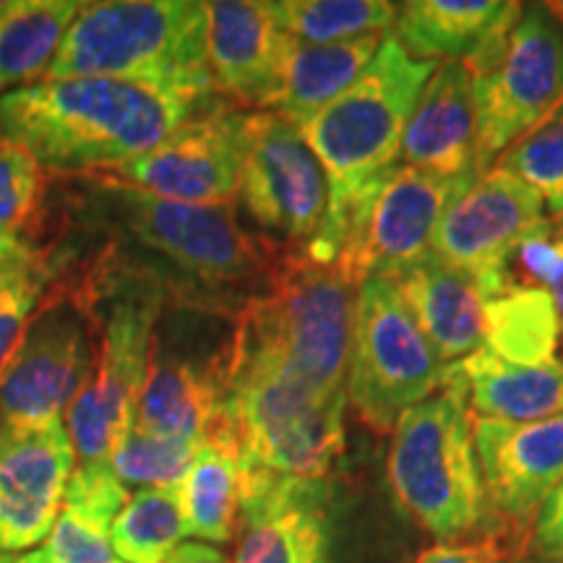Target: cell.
<instances>
[{"label":"cell","mask_w":563,"mask_h":563,"mask_svg":"<svg viewBox=\"0 0 563 563\" xmlns=\"http://www.w3.org/2000/svg\"><path fill=\"white\" fill-rule=\"evenodd\" d=\"M70 230L100 243V272L159 287L180 311L235 321L285 251L253 235L232 203H186L112 178L76 175L66 191Z\"/></svg>","instance_id":"1"},{"label":"cell","mask_w":563,"mask_h":563,"mask_svg":"<svg viewBox=\"0 0 563 563\" xmlns=\"http://www.w3.org/2000/svg\"><path fill=\"white\" fill-rule=\"evenodd\" d=\"M211 102L121 79H42L0 95V141L76 178L136 159Z\"/></svg>","instance_id":"2"},{"label":"cell","mask_w":563,"mask_h":563,"mask_svg":"<svg viewBox=\"0 0 563 563\" xmlns=\"http://www.w3.org/2000/svg\"><path fill=\"white\" fill-rule=\"evenodd\" d=\"M357 282L336 262L285 251L232 321L228 373L272 371L319 394H347Z\"/></svg>","instance_id":"3"},{"label":"cell","mask_w":563,"mask_h":563,"mask_svg":"<svg viewBox=\"0 0 563 563\" xmlns=\"http://www.w3.org/2000/svg\"><path fill=\"white\" fill-rule=\"evenodd\" d=\"M439 63L415 60L391 34L363 76L298 129L329 186V214L308 256L336 262L352 201L378 175L399 165V150L418 97Z\"/></svg>","instance_id":"4"},{"label":"cell","mask_w":563,"mask_h":563,"mask_svg":"<svg viewBox=\"0 0 563 563\" xmlns=\"http://www.w3.org/2000/svg\"><path fill=\"white\" fill-rule=\"evenodd\" d=\"M121 79L194 102L214 100L201 0L81 3L45 79Z\"/></svg>","instance_id":"5"},{"label":"cell","mask_w":563,"mask_h":563,"mask_svg":"<svg viewBox=\"0 0 563 563\" xmlns=\"http://www.w3.org/2000/svg\"><path fill=\"white\" fill-rule=\"evenodd\" d=\"M389 483L399 509L439 543L498 532L477 460L467 389L446 376L441 389L399 418L391 431Z\"/></svg>","instance_id":"6"},{"label":"cell","mask_w":563,"mask_h":563,"mask_svg":"<svg viewBox=\"0 0 563 563\" xmlns=\"http://www.w3.org/2000/svg\"><path fill=\"white\" fill-rule=\"evenodd\" d=\"M347 394L327 397L272 371H230L209 433L238 467L321 483L344 452Z\"/></svg>","instance_id":"7"},{"label":"cell","mask_w":563,"mask_h":563,"mask_svg":"<svg viewBox=\"0 0 563 563\" xmlns=\"http://www.w3.org/2000/svg\"><path fill=\"white\" fill-rule=\"evenodd\" d=\"M84 298L89 308H100V316L91 311L100 321V352L91 382L63 420L74 443L76 467L112 470V449L136 418L167 295L150 282L97 272Z\"/></svg>","instance_id":"8"},{"label":"cell","mask_w":563,"mask_h":563,"mask_svg":"<svg viewBox=\"0 0 563 563\" xmlns=\"http://www.w3.org/2000/svg\"><path fill=\"white\" fill-rule=\"evenodd\" d=\"M464 66L473 76L483 175L563 102V26L545 3H522Z\"/></svg>","instance_id":"9"},{"label":"cell","mask_w":563,"mask_h":563,"mask_svg":"<svg viewBox=\"0 0 563 563\" xmlns=\"http://www.w3.org/2000/svg\"><path fill=\"white\" fill-rule=\"evenodd\" d=\"M449 376V365L422 334L397 282L365 279L357 287L347 402L371 431L391 433L399 418Z\"/></svg>","instance_id":"10"},{"label":"cell","mask_w":563,"mask_h":563,"mask_svg":"<svg viewBox=\"0 0 563 563\" xmlns=\"http://www.w3.org/2000/svg\"><path fill=\"white\" fill-rule=\"evenodd\" d=\"M475 180L394 165L352 201L336 264L352 282H397L433 253L441 214Z\"/></svg>","instance_id":"11"},{"label":"cell","mask_w":563,"mask_h":563,"mask_svg":"<svg viewBox=\"0 0 563 563\" xmlns=\"http://www.w3.org/2000/svg\"><path fill=\"white\" fill-rule=\"evenodd\" d=\"M95 313L84 295L53 290L0 373V426L66 418L97 365Z\"/></svg>","instance_id":"12"},{"label":"cell","mask_w":563,"mask_h":563,"mask_svg":"<svg viewBox=\"0 0 563 563\" xmlns=\"http://www.w3.org/2000/svg\"><path fill=\"white\" fill-rule=\"evenodd\" d=\"M235 201L264 241L308 253L329 214V186L300 129L274 112H256Z\"/></svg>","instance_id":"13"},{"label":"cell","mask_w":563,"mask_h":563,"mask_svg":"<svg viewBox=\"0 0 563 563\" xmlns=\"http://www.w3.org/2000/svg\"><path fill=\"white\" fill-rule=\"evenodd\" d=\"M253 118L256 110L214 100L150 152L104 173L170 201L232 203L251 150Z\"/></svg>","instance_id":"14"},{"label":"cell","mask_w":563,"mask_h":563,"mask_svg":"<svg viewBox=\"0 0 563 563\" xmlns=\"http://www.w3.org/2000/svg\"><path fill=\"white\" fill-rule=\"evenodd\" d=\"M540 220H545V209L538 194L493 167L443 211L433 256L467 274L490 300L509 287L514 251Z\"/></svg>","instance_id":"15"},{"label":"cell","mask_w":563,"mask_h":563,"mask_svg":"<svg viewBox=\"0 0 563 563\" xmlns=\"http://www.w3.org/2000/svg\"><path fill=\"white\" fill-rule=\"evenodd\" d=\"M473 435L498 532L525 548L534 517L563 481V415L534 422L473 418Z\"/></svg>","instance_id":"16"},{"label":"cell","mask_w":563,"mask_h":563,"mask_svg":"<svg viewBox=\"0 0 563 563\" xmlns=\"http://www.w3.org/2000/svg\"><path fill=\"white\" fill-rule=\"evenodd\" d=\"M76 467L66 420L0 426V553L47 540Z\"/></svg>","instance_id":"17"},{"label":"cell","mask_w":563,"mask_h":563,"mask_svg":"<svg viewBox=\"0 0 563 563\" xmlns=\"http://www.w3.org/2000/svg\"><path fill=\"white\" fill-rule=\"evenodd\" d=\"M327 504V481H287L241 470L232 563H329Z\"/></svg>","instance_id":"18"},{"label":"cell","mask_w":563,"mask_h":563,"mask_svg":"<svg viewBox=\"0 0 563 563\" xmlns=\"http://www.w3.org/2000/svg\"><path fill=\"white\" fill-rule=\"evenodd\" d=\"M228 352L230 336L211 350H196L186 347L178 329L165 334L157 327L133 422L167 439L203 443L222 402Z\"/></svg>","instance_id":"19"},{"label":"cell","mask_w":563,"mask_h":563,"mask_svg":"<svg viewBox=\"0 0 563 563\" xmlns=\"http://www.w3.org/2000/svg\"><path fill=\"white\" fill-rule=\"evenodd\" d=\"M203 11L214 91L238 108L266 112L292 37L279 30L266 0H209Z\"/></svg>","instance_id":"20"},{"label":"cell","mask_w":563,"mask_h":563,"mask_svg":"<svg viewBox=\"0 0 563 563\" xmlns=\"http://www.w3.org/2000/svg\"><path fill=\"white\" fill-rule=\"evenodd\" d=\"M399 165L446 180H477L473 76L464 63H439L422 87L402 136Z\"/></svg>","instance_id":"21"},{"label":"cell","mask_w":563,"mask_h":563,"mask_svg":"<svg viewBox=\"0 0 563 563\" xmlns=\"http://www.w3.org/2000/svg\"><path fill=\"white\" fill-rule=\"evenodd\" d=\"M397 287L443 363L456 365L483 347L488 298L467 274L452 269L431 253L399 277Z\"/></svg>","instance_id":"22"},{"label":"cell","mask_w":563,"mask_h":563,"mask_svg":"<svg viewBox=\"0 0 563 563\" xmlns=\"http://www.w3.org/2000/svg\"><path fill=\"white\" fill-rule=\"evenodd\" d=\"M449 376L467 389L473 418L501 422H534L563 415V361L506 363L481 347L462 363L449 365Z\"/></svg>","instance_id":"23"},{"label":"cell","mask_w":563,"mask_h":563,"mask_svg":"<svg viewBox=\"0 0 563 563\" xmlns=\"http://www.w3.org/2000/svg\"><path fill=\"white\" fill-rule=\"evenodd\" d=\"M519 5L517 0H407L397 3L389 34L415 60L464 63L501 30Z\"/></svg>","instance_id":"24"},{"label":"cell","mask_w":563,"mask_h":563,"mask_svg":"<svg viewBox=\"0 0 563 563\" xmlns=\"http://www.w3.org/2000/svg\"><path fill=\"white\" fill-rule=\"evenodd\" d=\"M384 37L386 34H368L332 45H306L290 40L282 63L277 95L266 112H274L295 125L306 123L361 79L363 70L376 58Z\"/></svg>","instance_id":"25"},{"label":"cell","mask_w":563,"mask_h":563,"mask_svg":"<svg viewBox=\"0 0 563 563\" xmlns=\"http://www.w3.org/2000/svg\"><path fill=\"white\" fill-rule=\"evenodd\" d=\"M79 0H11L0 16V95L45 79Z\"/></svg>","instance_id":"26"},{"label":"cell","mask_w":563,"mask_h":563,"mask_svg":"<svg viewBox=\"0 0 563 563\" xmlns=\"http://www.w3.org/2000/svg\"><path fill=\"white\" fill-rule=\"evenodd\" d=\"M186 532L203 543H230L241 517V470L228 443L207 435L180 485Z\"/></svg>","instance_id":"27"},{"label":"cell","mask_w":563,"mask_h":563,"mask_svg":"<svg viewBox=\"0 0 563 563\" xmlns=\"http://www.w3.org/2000/svg\"><path fill=\"white\" fill-rule=\"evenodd\" d=\"M483 347L506 363L553 361L561 344V327L551 295L540 287L509 285L485 308Z\"/></svg>","instance_id":"28"},{"label":"cell","mask_w":563,"mask_h":563,"mask_svg":"<svg viewBox=\"0 0 563 563\" xmlns=\"http://www.w3.org/2000/svg\"><path fill=\"white\" fill-rule=\"evenodd\" d=\"M266 9L282 32L306 45L389 34L397 16L389 0H266Z\"/></svg>","instance_id":"29"},{"label":"cell","mask_w":563,"mask_h":563,"mask_svg":"<svg viewBox=\"0 0 563 563\" xmlns=\"http://www.w3.org/2000/svg\"><path fill=\"white\" fill-rule=\"evenodd\" d=\"M178 485L139 488L115 517L110 543L123 563H165L186 538Z\"/></svg>","instance_id":"30"},{"label":"cell","mask_w":563,"mask_h":563,"mask_svg":"<svg viewBox=\"0 0 563 563\" xmlns=\"http://www.w3.org/2000/svg\"><path fill=\"white\" fill-rule=\"evenodd\" d=\"M498 170L530 186L543 201L545 217H563V102L548 112L530 133H525L504 157Z\"/></svg>","instance_id":"31"},{"label":"cell","mask_w":563,"mask_h":563,"mask_svg":"<svg viewBox=\"0 0 563 563\" xmlns=\"http://www.w3.org/2000/svg\"><path fill=\"white\" fill-rule=\"evenodd\" d=\"M199 441L167 439L131 422L115 449H112V473L125 488H157V485H180L199 454Z\"/></svg>","instance_id":"32"},{"label":"cell","mask_w":563,"mask_h":563,"mask_svg":"<svg viewBox=\"0 0 563 563\" xmlns=\"http://www.w3.org/2000/svg\"><path fill=\"white\" fill-rule=\"evenodd\" d=\"M509 285L540 287L551 295L563 342V217H545L519 241L509 262Z\"/></svg>","instance_id":"33"},{"label":"cell","mask_w":563,"mask_h":563,"mask_svg":"<svg viewBox=\"0 0 563 563\" xmlns=\"http://www.w3.org/2000/svg\"><path fill=\"white\" fill-rule=\"evenodd\" d=\"M112 525L63 504L45 551L51 563H123L110 543Z\"/></svg>","instance_id":"34"},{"label":"cell","mask_w":563,"mask_h":563,"mask_svg":"<svg viewBox=\"0 0 563 563\" xmlns=\"http://www.w3.org/2000/svg\"><path fill=\"white\" fill-rule=\"evenodd\" d=\"M42 167L30 152L0 141V238L19 235L42 196Z\"/></svg>","instance_id":"35"},{"label":"cell","mask_w":563,"mask_h":563,"mask_svg":"<svg viewBox=\"0 0 563 563\" xmlns=\"http://www.w3.org/2000/svg\"><path fill=\"white\" fill-rule=\"evenodd\" d=\"M53 279L51 262L42 258L0 292V373L9 365L13 350L24 334L26 323L45 300V290Z\"/></svg>","instance_id":"36"},{"label":"cell","mask_w":563,"mask_h":563,"mask_svg":"<svg viewBox=\"0 0 563 563\" xmlns=\"http://www.w3.org/2000/svg\"><path fill=\"white\" fill-rule=\"evenodd\" d=\"M412 563H525V548L504 534H490L467 543H435Z\"/></svg>","instance_id":"37"},{"label":"cell","mask_w":563,"mask_h":563,"mask_svg":"<svg viewBox=\"0 0 563 563\" xmlns=\"http://www.w3.org/2000/svg\"><path fill=\"white\" fill-rule=\"evenodd\" d=\"M525 563H563V481L534 517L525 543Z\"/></svg>","instance_id":"38"},{"label":"cell","mask_w":563,"mask_h":563,"mask_svg":"<svg viewBox=\"0 0 563 563\" xmlns=\"http://www.w3.org/2000/svg\"><path fill=\"white\" fill-rule=\"evenodd\" d=\"M42 256L19 235H3L0 238V292L11 285L13 279L30 272L34 264H40Z\"/></svg>","instance_id":"39"},{"label":"cell","mask_w":563,"mask_h":563,"mask_svg":"<svg viewBox=\"0 0 563 563\" xmlns=\"http://www.w3.org/2000/svg\"><path fill=\"white\" fill-rule=\"evenodd\" d=\"M165 563H230V559L209 543H180Z\"/></svg>","instance_id":"40"},{"label":"cell","mask_w":563,"mask_h":563,"mask_svg":"<svg viewBox=\"0 0 563 563\" xmlns=\"http://www.w3.org/2000/svg\"><path fill=\"white\" fill-rule=\"evenodd\" d=\"M16 563H51V559H47L45 551L40 548V551H30V553L19 555Z\"/></svg>","instance_id":"41"},{"label":"cell","mask_w":563,"mask_h":563,"mask_svg":"<svg viewBox=\"0 0 563 563\" xmlns=\"http://www.w3.org/2000/svg\"><path fill=\"white\" fill-rule=\"evenodd\" d=\"M545 5H548V11L559 19V24L563 26V0H551V3H545Z\"/></svg>","instance_id":"42"},{"label":"cell","mask_w":563,"mask_h":563,"mask_svg":"<svg viewBox=\"0 0 563 563\" xmlns=\"http://www.w3.org/2000/svg\"><path fill=\"white\" fill-rule=\"evenodd\" d=\"M9 9H11V0H0V16H3Z\"/></svg>","instance_id":"43"},{"label":"cell","mask_w":563,"mask_h":563,"mask_svg":"<svg viewBox=\"0 0 563 563\" xmlns=\"http://www.w3.org/2000/svg\"><path fill=\"white\" fill-rule=\"evenodd\" d=\"M0 563H16V559H11V555L0 553Z\"/></svg>","instance_id":"44"}]
</instances>
